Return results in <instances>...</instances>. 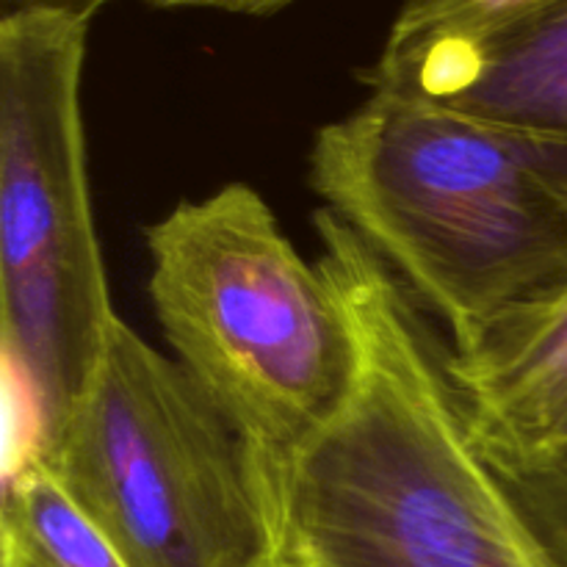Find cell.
Returning a JSON list of instances; mask_svg holds the SVG:
<instances>
[{"label": "cell", "instance_id": "1", "mask_svg": "<svg viewBox=\"0 0 567 567\" xmlns=\"http://www.w3.org/2000/svg\"><path fill=\"white\" fill-rule=\"evenodd\" d=\"M319 266L358 371L336 419L280 463L258 457L286 567H554L468 432L449 347L336 214ZM258 454V452H255Z\"/></svg>", "mask_w": 567, "mask_h": 567}, {"label": "cell", "instance_id": "2", "mask_svg": "<svg viewBox=\"0 0 567 567\" xmlns=\"http://www.w3.org/2000/svg\"><path fill=\"white\" fill-rule=\"evenodd\" d=\"M310 186L452 349L567 293V142L371 92L316 133Z\"/></svg>", "mask_w": 567, "mask_h": 567}, {"label": "cell", "instance_id": "3", "mask_svg": "<svg viewBox=\"0 0 567 567\" xmlns=\"http://www.w3.org/2000/svg\"><path fill=\"white\" fill-rule=\"evenodd\" d=\"M150 299L177 363L247 437L280 463L347 402L352 327L247 183L186 199L144 230Z\"/></svg>", "mask_w": 567, "mask_h": 567}, {"label": "cell", "instance_id": "4", "mask_svg": "<svg viewBox=\"0 0 567 567\" xmlns=\"http://www.w3.org/2000/svg\"><path fill=\"white\" fill-rule=\"evenodd\" d=\"M86 22L0 20V336L39 452L97 377L111 308L89 199L81 81Z\"/></svg>", "mask_w": 567, "mask_h": 567}, {"label": "cell", "instance_id": "5", "mask_svg": "<svg viewBox=\"0 0 567 567\" xmlns=\"http://www.w3.org/2000/svg\"><path fill=\"white\" fill-rule=\"evenodd\" d=\"M39 454L127 567H286L255 449L122 319Z\"/></svg>", "mask_w": 567, "mask_h": 567}, {"label": "cell", "instance_id": "6", "mask_svg": "<svg viewBox=\"0 0 567 567\" xmlns=\"http://www.w3.org/2000/svg\"><path fill=\"white\" fill-rule=\"evenodd\" d=\"M371 92L567 142V0H520L471 25L388 37Z\"/></svg>", "mask_w": 567, "mask_h": 567}, {"label": "cell", "instance_id": "7", "mask_svg": "<svg viewBox=\"0 0 567 567\" xmlns=\"http://www.w3.org/2000/svg\"><path fill=\"white\" fill-rule=\"evenodd\" d=\"M449 371L482 454H537L567 443V293L509 316Z\"/></svg>", "mask_w": 567, "mask_h": 567}, {"label": "cell", "instance_id": "8", "mask_svg": "<svg viewBox=\"0 0 567 567\" xmlns=\"http://www.w3.org/2000/svg\"><path fill=\"white\" fill-rule=\"evenodd\" d=\"M0 567H127L39 452L9 468L0 509Z\"/></svg>", "mask_w": 567, "mask_h": 567}, {"label": "cell", "instance_id": "9", "mask_svg": "<svg viewBox=\"0 0 567 567\" xmlns=\"http://www.w3.org/2000/svg\"><path fill=\"white\" fill-rule=\"evenodd\" d=\"M482 457L496 471L551 565L567 567V443L537 454Z\"/></svg>", "mask_w": 567, "mask_h": 567}, {"label": "cell", "instance_id": "10", "mask_svg": "<svg viewBox=\"0 0 567 567\" xmlns=\"http://www.w3.org/2000/svg\"><path fill=\"white\" fill-rule=\"evenodd\" d=\"M518 3L520 0H402L388 37H415L441 28L471 25Z\"/></svg>", "mask_w": 567, "mask_h": 567}, {"label": "cell", "instance_id": "11", "mask_svg": "<svg viewBox=\"0 0 567 567\" xmlns=\"http://www.w3.org/2000/svg\"><path fill=\"white\" fill-rule=\"evenodd\" d=\"M114 0H0V20L17 14H55L75 22H92Z\"/></svg>", "mask_w": 567, "mask_h": 567}, {"label": "cell", "instance_id": "12", "mask_svg": "<svg viewBox=\"0 0 567 567\" xmlns=\"http://www.w3.org/2000/svg\"><path fill=\"white\" fill-rule=\"evenodd\" d=\"M153 9H199V11H225V14H244V17H269L299 0H144Z\"/></svg>", "mask_w": 567, "mask_h": 567}]
</instances>
